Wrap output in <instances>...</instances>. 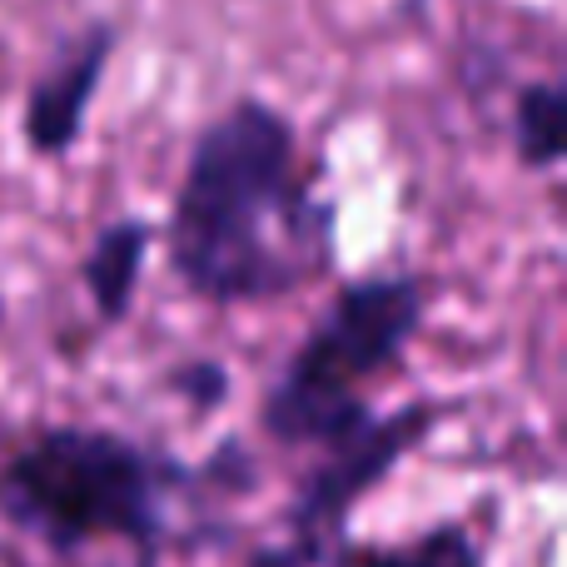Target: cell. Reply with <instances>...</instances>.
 Listing matches in <instances>:
<instances>
[{
  "instance_id": "obj_8",
  "label": "cell",
  "mask_w": 567,
  "mask_h": 567,
  "mask_svg": "<svg viewBox=\"0 0 567 567\" xmlns=\"http://www.w3.org/2000/svg\"><path fill=\"white\" fill-rule=\"evenodd\" d=\"M513 145L528 169H553L563 159V85L528 80L513 105Z\"/></svg>"
},
{
  "instance_id": "obj_9",
  "label": "cell",
  "mask_w": 567,
  "mask_h": 567,
  "mask_svg": "<svg viewBox=\"0 0 567 567\" xmlns=\"http://www.w3.org/2000/svg\"><path fill=\"white\" fill-rule=\"evenodd\" d=\"M169 389L185 393V399H195V409H219V403H225L229 379H225V369H219V363L199 359V363H185V369L169 379Z\"/></svg>"
},
{
  "instance_id": "obj_5",
  "label": "cell",
  "mask_w": 567,
  "mask_h": 567,
  "mask_svg": "<svg viewBox=\"0 0 567 567\" xmlns=\"http://www.w3.org/2000/svg\"><path fill=\"white\" fill-rule=\"evenodd\" d=\"M115 30L110 25H85L75 40L55 50L40 80L25 95V140L40 159H65L70 145L80 140L90 115V100H95L100 80L110 70L115 55Z\"/></svg>"
},
{
  "instance_id": "obj_1",
  "label": "cell",
  "mask_w": 567,
  "mask_h": 567,
  "mask_svg": "<svg viewBox=\"0 0 567 567\" xmlns=\"http://www.w3.org/2000/svg\"><path fill=\"white\" fill-rule=\"evenodd\" d=\"M333 209L313 199L299 130L245 95L199 130L169 215V265L205 303H269L323 275Z\"/></svg>"
},
{
  "instance_id": "obj_7",
  "label": "cell",
  "mask_w": 567,
  "mask_h": 567,
  "mask_svg": "<svg viewBox=\"0 0 567 567\" xmlns=\"http://www.w3.org/2000/svg\"><path fill=\"white\" fill-rule=\"evenodd\" d=\"M333 567H483V553L458 523L423 533L409 548H379V543H349Z\"/></svg>"
},
{
  "instance_id": "obj_10",
  "label": "cell",
  "mask_w": 567,
  "mask_h": 567,
  "mask_svg": "<svg viewBox=\"0 0 567 567\" xmlns=\"http://www.w3.org/2000/svg\"><path fill=\"white\" fill-rule=\"evenodd\" d=\"M249 567H309V563H303L293 548H259L255 558H249Z\"/></svg>"
},
{
  "instance_id": "obj_3",
  "label": "cell",
  "mask_w": 567,
  "mask_h": 567,
  "mask_svg": "<svg viewBox=\"0 0 567 567\" xmlns=\"http://www.w3.org/2000/svg\"><path fill=\"white\" fill-rule=\"evenodd\" d=\"M419 323L423 284L413 275L343 284L265 393L269 439L289 449H329L343 433L363 429L373 419L363 389L403 359Z\"/></svg>"
},
{
  "instance_id": "obj_2",
  "label": "cell",
  "mask_w": 567,
  "mask_h": 567,
  "mask_svg": "<svg viewBox=\"0 0 567 567\" xmlns=\"http://www.w3.org/2000/svg\"><path fill=\"white\" fill-rule=\"evenodd\" d=\"M185 468L110 429H45L0 468V513L55 553L120 538L155 558Z\"/></svg>"
},
{
  "instance_id": "obj_6",
  "label": "cell",
  "mask_w": 567,
  "mask_h": 567,
  "mask_svg": "<svg viewBox=\"0 0 567 567\" xmlns=\"http://www.w3.org/2000/svg\"><path fill=\"white\" fill-rule=\"evenodd\" d=\"M150 245H155V229L145 219H115L95 235L85 255V289L95 299V313L100 323H120L130 313L140 293V275H145V259H150Z\"/></svg>"
},
{
  "instance_id": "obj_4",
  "label": "cell",
  "mask_w": 567,
  "mask_h": 567,
  "mask_svg": "<svg viewBox=\"0 0 567 567\" xmlns=\"http://www.w3.org/2000/svg\"><path fill=\"white\" fill-rule=\"evenodd\" d=\"M429 423H433L429 403H409V409L389 413V419L373 413L363 429L343 433L339 443L323 449V463L303 478L299 498H293V508H289V528H293V538H299L293 553H299L303 563H309L313 553H323L329 538H339L349 508L369 488H379V483L389 478L393 463L429 433Z\"/></svg>"
}]
</instances>
